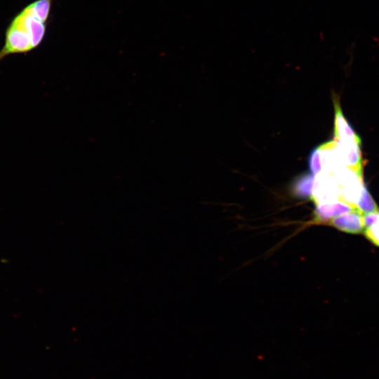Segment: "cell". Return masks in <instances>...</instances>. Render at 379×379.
<instances>
[{"instance_id":"cell-1","label":"cell","mask_w":379,"mask_h":379,"mask_svg":"<svg viewBox=\"0 0 379 379\" xmlns=\"http://www.w3.org/2000/svg\"><path fill=\"white\" fill-rule=\"evenodd\" d=\"M53 0H36L12 19L0 50V60L12 54L27 53L37 48L46 35Z\"/></svg>"},{"instance_id":"cell-2","label":"cell","mask_w":379,"mask_h":379,"mask_svg":"<svg viewBox=\"0 0 379 379\" xmlns=\"http://www.w3.org/2000/svg\"><path fill=\"white\" fill-rule=\"evenodd\" d=\"M333 175L341 189L342 201L354 210H357V204L365 185L363 174H359L347 167L339 166Z\"/></svg>"},{"instance_id":"cell-3","label":"cell","mask_w":379,"mask_h":379,"mask_svg":"<svg viewBox=\"0 0 379 379\" xmlns=\"http://www.w3.org/2000/svg\"><path fill=\"white\" fill-rule=\"evenodd\" d=\"M311 197L316 206L343 201L341 189L333 175L322 171L314 175Z\"/></svg>"},{"instance_id":"cell-4","label":"cell","mask_w":379,"mask_h":379,"mask_svg":"<svg viewBox=\"0 0 379 379\" xmlns=\"http://www.w3.org/2000/svg\"><path fill=\"white\" fill-rule=\"evenodd\" d=\"M338 164L363 174L361 141L333 139Z\"/></svg>"},{"instance_id":"cell-5","label":"cell","mask_w":379,"mask_h":379,"mask_svg":"<svg viewBox=\"0 0 379 379\" xmlns=\"http://www.w3.org/2000/svg\"><path fill=\"white\" fill-rule=\"evenodd\" d=\"M328 223L339 230L352 234L361 233L364 229L363 214L357 210L335 216Z\"/></svg>"},{"instance_id":"cell-6","label":"cell","mask_w":379,"mask_h":379,"mask_svg":"<svg viewBox=\"0 0 379 379\" xmlns=\"http://www.w3.org/2000/svg\"><path fill=\"white\" fill-rule=\"evenodd\" d=\"M335 117H334V139L340 140H357L361 141L360 137L355 133L346 120L338 102L334 100Z\"/></svg>"},{"instance_id":"cell-7","label":"cell","mask_w":379,"mask_h":379,"mask_svg":"<svg viewBox=\"0 0 379 379\" xmlns=\"http://www.w3.org/2000/svg\"><path fill=\"white\" fill-rule=\"evenodd\" d=\"M316 206V220L325 223H328L335 216L354 210L350 205L341 201L331 204L317 205Z\"/></svg>"},{"instance_id":"cell-8","label":"cell","mask_w":379,"mask_h":379,"mask_svg":"<svg viewBox=\"0 0 379 379\" xmlns=\"http://www.w3.org/2000/svg\"><path fill=\"white\" fill-rule=\"evenodd\" d=\"M314 175L306 174L300 176L295 182L293 191L298 197H306L311 196L313 184Z\"/></svg>"},{"instance_id":"cell-9","label":"cell","mask_w":379,"mask_h":379,"mask_svg":"<svg viewBox=\"0 0 379 379\" xmlns=\"http://www.w3.org/2000/svg\"><path fill=\"white\" fill-rule=\"evenodd\" d=\"M357 208L363 215L379 211V208L369 193L366 184L364 185L362 189L361 197L357 204Z\"/></svg>"},{"instance_id":"cell-10","label":"cell","mask_w":379,"mask_h":379,"mask_svg":"<svg viewBox=\"0 0 379 379\" xmlns=\"http://www.w3.org/2000/svg\"><path fill=\"white\" fill-rule=\"evenodd\" d=\"M364 233L371 242L379 247V211L373 222L364 230Z\"/></svg>"},{"instance_id":"cell-11","label":"cell","mask_w":379,"mask_h":379,"mask_svg":"<svg viewBox=\"0 0 379 379\" xmlns=\"http://www.w3.org/2000/svg\"><path fill=\"white\" fill-rule=\"evenodd\" d=\"M309 165L310 171L314 176L321 172L320 152L318 147L314 149L310 154Z\"/></svg>"}]
</instances>
